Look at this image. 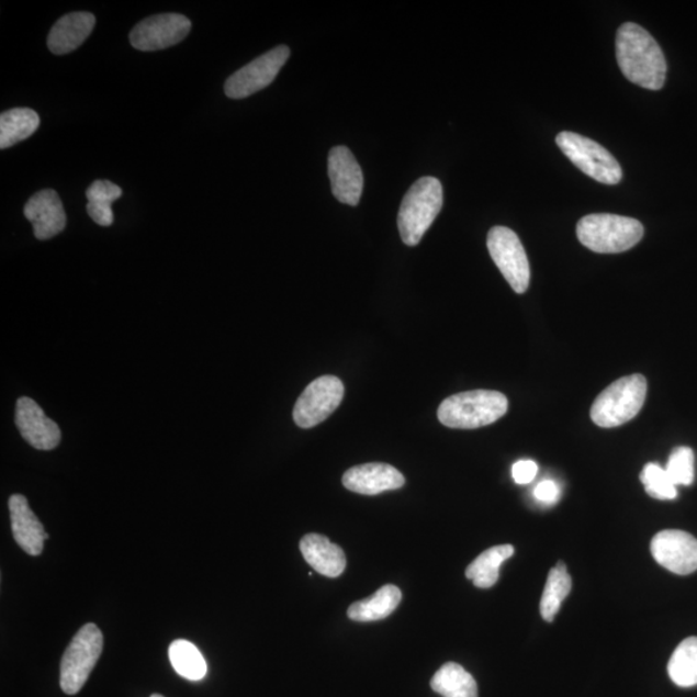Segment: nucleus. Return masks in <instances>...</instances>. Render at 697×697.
Returning a JSON list of instances; mask_svg holds the SVG:
<instances>
[{"instance_id":"obj_1","label":"nucleus","mask_w":697,"mask_h":697,"mask_svg":"<svg viewBox=\"0 0 697 697\" xmlns=\"http://www.w3.org/2000/svg\"><path fill=\"white\" fill-rule=\"evenodd\" d=\"M616 60L629 82L645 90H662L666 78V60L662 48L645 29L633 22L619 27L616 36Z\"/></svg>"},{"instance_id":"obj_2","label":"nucleus","mask_w":697,"mask_h":697,"mask_svg":"<svg viewBox=\"0 0 697 697\" xmlns=\"http://www.w3.org/2000/svg\"><path fill=\"white\" fill-rule=\"evenodd\" d=\"M508 411L501 392L472 391L451 395L440 403L439 421L452 429H476L494 424Z\"/></svg>"},{"instance_id":"obj_3","label":"nucleus","mask_w":697,"mask_h":697,"mask_svg":"<svg viewBox=\"0 0 697 697\" xmlns=\"http://www.w3.org/2000/svg\"><path fill=\"white\" fill-rule=\"evenodd\" d=\"M580 244L597 254H620L633 248L643 238L644 227L632 217L593 214L576 226Z\"/></svg>"},{"instance_id":"obj_4","label":"nucleus","mask_w":697,"mask_h":697,"mask_svg":"<svg viewBox=\"0 0 697 697\" xmlns=\"http://www.w3.org/2000/svg\"><path fill=\"white\" fill-rule=\"evenodd\" d=\"M442 205L443 188L436 178H423L409 188L398 212V229L405 245L420 244Z\"/></svg>"},{"instance_id":"obj_5","label":"nucleus","mask_w":697,"mask_h":697,"mask_svg":"<svg viewBox=\"0 0 697 697\" xmlns=\"http://www.w3.org/2000/svg\"><path fill=\"white\" fill-rule=\"evenodd\" d=\"M648 395V380L632 375L616 380L594 401L591 417L600 428H616L640 414Z\"/></svg>"},{"instance_id":"obj_6","label":"nucleus","mask_w":697,"mask_h":697,"mask_svg":"<svg viewBox=\"0 0 697 697\" xmlns=\"http://www.w3.org/2000/svg\"><path fill=\"white\" fill-rule=\"evenodd\" d=\"M104 649V636L94 623H86L72 638L61 660L60 685L66 695H76L90 678Z\"/></svg>"},{"instance_id":"obj_7","label":"nucleus","mask_w":697,"mask_h":697,"mask_svg":"<svg viewBox=\"0 0 697 697\" xmlns=\"http://www.w3.org/2000/svg\"><path fill=\"white\" fill-rule=\"evenodd\" d=\"M555 143L572 164L589 178L616 186L622 179L619 161L604 146L593 139L575 134V132H561Z\"/></svg>"},{"instance_id":"obj_8","label":"nucleus","mask_w":697,"mask_h":697,"mask_svg":"<svg viewBox=\"0 0 697 697\" xmlns=\"http://www.w3.org/2000/svg\"><path fill=\"white\" fill-rule=\"evenodd\" d=\"M487 247L491 258L513 291L522 295L530 285L531 270L517 234L509 227L495 226L488 233Z\"/></svg>"},{"instance_id":"obj_9","label":"nucleus","mask_w":697,"mask_h":697,"mask_svg":"<svg viewBox=\"0 0 697 697\" xmlns=\"http://www.w3.org/2000/svg\"><path fill=\"white\" fill-rule=\"evenodd\" d=\"M344 398V384L336 376L315 379L306 386L293 408L297 427L310 429L335 413Z\"/></svg>"},{"instance_id":"obj_10","label":"nucleus","mask_w":697,"mask_h":697,"mask_svg":"<svg viewBox=\"0 0 697 697\" xmlns=\"http://www.w3.org/2000/svg\"><path fill=\"white\" fill-rule=\"evenodd\" d=\"M290 57L288 46H279L269 50L252 63L244 66L226 80L225 93L229 99H246L251 94L263 90L273 83L278 72L281 71Z\"/></svg>"},{"instance_id":"obj_11","label":"nucleus","mask_w":697,"mask_h":697,"mask_svg":"<svg viewBox=\"0 0 697 697\" xmlns=\"http://www.w3.org/2000/svg\"><path fill=\"white\" fill-rule=\"evenodd\" d=\"M192 29V22L183 14H156L139 22L130 34L132 46L136 49L159 50L175 46L186 40Z\"/></svg>"},{"instance_id":"obj_12","label":"nucleus","mask_w":697,"mask_h":697,"mask_svg":"<svg viewBox=\"0 0 697 697\" xmlns=\"http://www.w3.org/2000/svg\"><path fill=\"white\" fill-rule=\"evenodd\" d=\"M655 561L676 575H689L697 570V539L685 531L665 530L651 542Z\"/></svg>"},{"instance_id":"obj_13","label":"nucleus","mask_w":697,"mask_h":697,"mask_svg":"<svg viewBox=\"0 0 697 697\" xmlns=\"http://www.w3.org/2000/svg\"><path fill=\"white\" fill-rule=\"evenodd\" d=\"M328 175L337 201L356 205L363 192V172L353 153L345 146H336L328 156Z\"/></svg>"},{"instance_id":"obj_14","label":"nucleus","mask_w":697,"mask_h":697,"mask_svg":"<svg viewBox=\"0 0 697 697\" xmlns=\"http://www.w3.org/2000/svg\"><path fill=\"white\" fill-rule=\"evenodd\" d=\"M16 425L22 438L36 450L50 451L61 442L58 425L32 398L21 397L18 401Z\"/></svg>"},{"instance_id":"obj_15","label":"nucleus","mask_w":697,"mask_h":697,"mask_svg":"<svg viewBox=\"0 0 697 697\" xmlns=\"http://www.w3.org/2000/svg\"><path fill=\"white\" fill-rule=\"evenodd\" d=\"M405 476L392 465L370 462L349 469L342 476L345 488L359 495L375 496L405 486Z\"/></svg>"},{"instance_id":"obj_16","label":"nucleus","mask_w":697,"mask_h":697,"mask_svg":"<svg viewBox=\"0 0 697 697\" xmlns=\"http://www.w3.org/2000/svg\"><path fill=\"white\" fill-rule=\"evenodd\" d=\"M25 217L32 223L35 238L47 240L60 234L66 226V214L60 195L46 189L34 194L25 205Z\"/></svg>"},{"instance_id":"obj_17","label":"nucleus","mask_w":697,"mask_h":697,"mask_svg":"<svg viewBox=\"0 0 697 697\" xmlns=\"http://www.w3.org/2000/svg\"><path fill=\"white\" fill-rule=\"evenodd\" d=\"M9 508L13 538L19 547L29 555H41L48 535L44 531L38 517L29 506L27 498L19 494L12 495Z\"/></svg>"},{"instance_id":"obj_18","label":"nucleus","mask_w":697,"mask_h":697,"mask_svg":"<svg viewBox=\"0 0 697 697\" xmlns=\"http://www.w3.org/2000/svg\"><path fill=\"white\" fill-rule=\"evenodd\" d=\"M97 24L88 12H72L58 20L48 35V48L55 55H66L82 46Z\"/></svg>"},{"instance_id":"obj_19","label":"nucleus","mask_w":697,"mask_h":697,"mask_svg":"<svg viewBox=\"0 0 697 697\" xmlns=\"http://www.w3.org/2000/svg\"><path fill=\"white\" fill-rule=\"evenodd\" d=\"M300 550L304 560L323 576L339 577L347 567L344 550L322 535H305L300 541Z\"/></svg>"},{"instance_id":"obj_20","label":"nucleus","mask_w":697,"mask_h":697,"mask_svg":"<svg viewBox=\"0 0 697 697\" xmlns=\"http://www.w3.org/2000/svg\"><path fill=\"white\" fill-rule=\"evenodd\" d=\"M402 600V592L395 585H384L371 597L358 600L348 610L349 619L359 622L384 620Z\"/></svg>"},{"instance_id":"obj_21","label":"nucleus","mask_w":697,"mask_h":697,"mask_svg":"<svg viewBox=\"0 0 697 697\" xmlns=\"http://www.w3.org/2000/svg\"><path fill=\"white\" fill-rule=\"evenodd\" d=\"M41 119L33 109L18 108L0 115V149H9L31 137L38 130Z\"/></svg>"},{"instance_id":"obj_22","label":"nucleus","mask_w":697,"mask_h":697,"mask_svg":"<svg viewBox=\"0 0 697 697\" xmlns=\"http://www.w3.org/2000/svg\"><path fill=\"white\" fill-rule=\"evenodd\" d=\"M515 554L511 546H497L486 550L469 564L465 575L476 588L488 589L497 583L501 566Z\"/></svg>"},{"instance_id":"obj_23","label":"nucleus","mask_w":697,"mask_h":697,"mask_svg":"<svg viewBox=\"0 0 697 697\" xmlns=\"http://www.w3.org/2000/svg\"><path fill=\"white\" fill-rule=\"evenodd\" d=\"M430 686L443 697H479V686L472 674L457 663H447L440 667Z\"/></svg>"},{"instance_id":"obj_24","label":"nucleus","mask_w":697,"mask_h":697,"mask_svg":"<svg viewBox=\"0 0 697 697\" xmlns=\"http://www.w3.org/2000/svg\"><path fill=\"white\" fill-rule=\"evenodd\" d=\"M572 588V580L569 575L566 564L560 562L550 570L540 602V614L542 619L552 622Z\"/></svg>"},{"instance_id":"obj_25","label":"nucleus","mask_w":697,"mask_h":697,"mask_svg":"<svg viewBox=\"0 0 697 697\" xmlns=\"http://www.w3.org/2000/svg\"><path fill=\"white\" fill-rule=\"evenodd\" d=\"M667 673L679 687L697 685V637L686 638L679 643L667 664Z\"/></svg>"},{"instance_id":"obj_26","label":"nucleus","mask_w":697,"mask_h":697,"mask_svg":"<svg viewBox=\"0 0 697 697\" xmlns=\"http://www.w3.org/2000/svg\"><path fill=\"white\" fill-rule=\"evenodd\" d=\"M168 654H170L173 670L183 678L201 681L207 673V664L193 643L183 640L175 641Z\"/></svg>"},{"instance_id":"obj_27","label":"nucleus","mask_w":697,"mask_h":697,"mask_svg":"<svg viewBox=\"0 0 697 697\" xmlns=\"http://www.w3.org/2000/svg\"><path fill=\"white\" fill-rule=\"evenodd\" d=\"M645 493L657 501H674L677 497V486L667 475L665 469L654 464H648L643 468L641 474Z\"/></svg>"},{"instance_id":"obj_28","label":"nucleus","mask_w":697,"mask_h":697,"mask_svg":"<svg viewBox=\"0 0 697 697\" xmlns=\"http://www.w3.org/2000/svg\"><path fill=\"white\" fill-rule=\"evenodd\" d=\"M676 486H689L695 479V454L689 447H677L671 453L665 468Z\"/></svg>"},{"instance_id":"obj_29","label":"nucleus","mask_w":697,"mask_h":697,"mask_svg":"<svg viewBox=\"0 0 697 697\" xmlns=\"http://www.w3.org/2000/svg\"><path fill=\"white\" fill-rule=\"evenodd\" d=\"M122 193V189L115 183L108 180H98L87 189L86 195L90 203L110 205L112 207V204L120 200Z\"/></svg>"},{"instance_id":"obj_30","label":"nucleus","mask_w":697,"mask_h":697,"mask_svg":"<svg viewBox=\"0 0 697 697\" xmlns=\"http://www.w3.org/2000/svg\"><path fill=\"white\" fill-rule=\"evenodd\" d=\"M539 466L532 460H519L511 468L513 480L518 484H528L537 479Z\"/></svg>"},{"instance_id":"obj_31","label":"nucleus","mask_w":697,"mask_h":697,"mask_svg":"<svg viewBox=\"0 0 697 697\" xmlns=\"http://www.w3.org/2000/svg\"><path fill=\"white\" fill-rule=\"evenodd\" d=\"M87 212L88 215L91 216L93 222L99 224L100 226H110L114 223V214L110 205L88 202Z\"/></svg>"},{"instance_id":"obj_32","label":"nucleus","mask_w":697,"mask_h":697,"mask_svg":"<svg viewBox=\"0 0 697 697\" xmlns=\"http://www.w3.org/2000/svg\"><path fill=\"white\" fill-rule=\"evenodd\" d=\"M533 495L540 503L554 504L561 496V490L554 481L548 480L538 484Z\"/></svg>"},{"instance_id":"obj_33","label":"nucleus","mask_w":697,"mask_h":697,"mask_svg":"<svg viewBox=\"0 0 697 697\" xmlns=\"http://www.w3.org/2000/svg\"><path fill=\"white\" fill-rule=\"evenodd\" d=\"M151 697H164V696L156 694V695H153Z\"/></svg>"}]
</instances>
